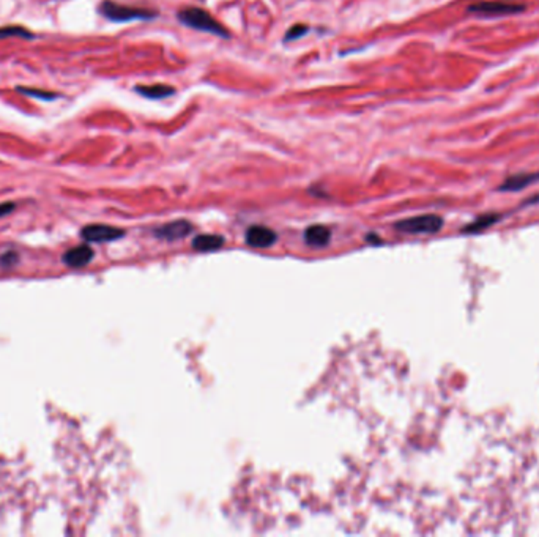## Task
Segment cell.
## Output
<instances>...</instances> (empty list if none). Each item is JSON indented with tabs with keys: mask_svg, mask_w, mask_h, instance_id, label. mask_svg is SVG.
Masks as SVG:
<instances>
[{
	"mask_svg": "<svg viewBox=\"0 0 539 537\" xmlns=\"http://www.w3.org/2000/svg\"><path fill=\"white\" fill-rule=\"evenodd\" d=\"M394 227L404 234H435L444 227V219L437 215H422L396 223Z\"/></svg>",
	"mask_w": 539,
	"mask_h": 537,
	"instance_id": "cell-3",
	"label": "cell"
},
{
	"mask_svg": "<svg viewBox=\"0 0 539 537\" xmlns=\"http://www.w3.org/2000/svg\"><path fill=\"white\" fill-rule=\"evenodd\" d=\"M178 19L180 22H183L191 29L208 32V34L220 35L224 38L229 37V32L205 10L194 8V6H191V8H185L182 11H178Z\"/></svg>",
	"mask_w": 539,
	"mask_h": 537,
	"instance_id": "cell-1",
	"label": "cell"
},
{
	"mask_svg": "<svg viewBox=\"0 0 539 537\" xmlns=\"http://www.w3.org/2000/svg\"><path fill=\"white\" fill-rule=\"evenodd\" d=\"M307 30H310V27H307V25H303V24L293 25V27L288 29V32L286 34V41L298 40V38H301V37L307 34Z\"/></svg>",
	"mask_w": 539,
	"mask_h": 537,
	"instance_id": "cell-16",
	"label": "cell"
},
{
	"mask_svg": "<svg viewBox=\"0 0 539 537\" xmlns=\"http://www.w3.org/2000/svg\"><path fill=\"white\" fill-rule=\"evenodd\" d=\"M276 239H278V237H276L274 232L272 229L264 227V225H254V227L246 232V241L249 246H253V248H270V246L276 243Z\"/></svg>",
	"mask_w": 539,
	"mask_h": 537,
	"instance_id": "cell-6",
	"label": "cell"
},
{
	"mask_svg": "<svg viewBox=\"0 0 539 537\" xmlns=\"http://www.w3.org/2000/svg\"><path fill=\"white\" fill-rule=\"evenodd\" d=\"M16 90L19 93L27 95V96H30V98H36V100H41V101H54L60 96L59 93H53V92H48V90H40V88L18 87Z\"/></svg>",
	"mask_w": 539,
	"mask_h": 537,
	"instance_id": "cell-14",
	"label": "cell"
},
{
	"mask_svg": "<svg viewBox=\"0 0 539 537\" xmlns=\"http://www.w3.org/2000/svg\"><path fill=\"white\" fill-rule=\"evenodd\" d=\"M535 181H539V172H536V173H521V175L510 177L502 186H500V190H502V191H519V190H522V187H525V186L535 183Z\"/></svg>",
	"mask_w": 539,
	"mask_h": 537,
	"instance_id": "cell-11",
	"label": "cell"
},
{
	"mask_svg": "<svg viewBox=\"0 0 539 537\" xmlns=\"http://www.w3.org/2000/svg\"><path fill=\"white\" fill-rule=\"evenodd\" d=\"M93 256H95L93 249L87 244H82V246H78V248L67 251L65 254H63V262H65L68 267L81 268V267H86L87 263H90Z\"/></svg>",
	"mask_w": 539,
	"mask_h": 537,
	"instance_id": "cell-7",
	"label": "cell"
},
{
	"mask_svg": "<svg viewBox=\"0 0 539 537\" xmlns=\"http://www.w3.org/2000/svg\"><path fill=\"white\" fill-rule=\"evenodd\" d=\"M331 234L325 225H311L305 230V241L314 248H324L330 243Z\"/></svg>",
	"mask_w": 539,
	"mask_h": 537,
	"instance_id": "cell-9",
	"label": "cell"
},
{
	"mask_svg": "<svg viewBox=\"0 0 539 537\" xmlns=\"http://www.w3.org/2000/svg\"><path fill=\"white\" fill-rule=\"evenodd\" d=\"M100 11L102 16L114 22H130V21H139V19H152L157 16L153 11L119 5L115 2H111V0H105L100 6Z\"/></svg>",
	"mask_w": 539,
	"mask_h": 537,
	"instance_id": "cell-2",
	"label": "cell"
},
{
	"mask_svg": "<svg viewBox=\"0 0 539 537\" xmlns=\"http://www.w3.org/2000/svg\"><path fill=\"white\" fill-rule=\"evenodd\" d=\"M10 37L32 40V38H34V34L29 32L27 29L21 27V25H5V27H0V40H4V38H10Z\"/></svg>",
	"mask_w": 539,
	"mask_h": 537,
	"instance_id": "cell-13",
	"label": "cell"
},
{
	"mask_svg": "<svg viewBox=\"0 0 539 537\" xmlns=\"http://www.w3.org/2000/svg\"><path fill=\"white\" fill-rule=\"evenodd\" d=\"M224 238L220 235H197L192 239V248L199 252H211L221 249Z\"/></svg>",
	"mask_w": 539,
	"mask_h": 537,
	"instance_id": "cell-12",
	"label": "cell"
},
{
	"mask_svg": "<svg viewBox=\"0 0 539 537\" xmlns=\"http://www.w3.org/2000/svg\"><path fill=\"white\" fill-rule=\"evenodd\" d=\"M500 216L498 215H486V216H481L479 219H477L472 225H468V227L465 229V232H478V230H483L484 227H487V225H492L493 223L497 221Z\"/></svg>",
	"mask_w": 539,
	"mask_h": 537,
	"instance_id": "cell-15",
	"label": "cell"
},
{
	"mask_svg": "<svg viewBox=\"0 0 539 537\" xmlns=\"http://www.w3.org/2000/svg\"><path fill=\"white\" fill-rule=\"evenodd\" d=\"M81 235L88 243H107L121 238L125 235V232L119 227H112V225L92 224L82 229Z\"/></svg>",
	"mask_w": 539,
	"mask_h": 537,
	"instance_id": "cell-5",
	"label": "cell"
},
{
	"mask_svg": "<svg viewBox=\"0 0 539 537\" xmlns=\"http://www.w3.org/2000/svg\"><path fill=\"white\" fill-rule=\"evenodd\" d=\"M134 90H136L139 95H142L149 100L168 98V96L174 95V92H175L174 88L169 87V86H163V84H157V86H136L134 87Z\"/></svg>",
	"mask_w": 539,
	"mask_h": 537,
	"instance_id": "cell-10",
	"label": "cell"
},
{
	"mask_svg": "<svg viewBox=\"0 0 539 537\" xmlns=\"http://www.w3.org/2000/svg\"><path fill=\"white\" fill-rule=\"evenodd\" d=\"M192 230V225L188 221H174L163 225L155 230V235L158 238H164V239H178L183 238L189 234Z\"/></svg>",
	"mask_w": 539,
	"mask_h": 537,
	"instance_id": "cell-8",
	"label": "cell"
},
{
	"mask_svg": "<svg viewBox=\"0 0 539 537\" xmlns=\"http://www.w3.org/2000/svg\"><path fill=\"white\" fill-rule=\"evenodd\" d=\"M10 258H16V256L11 254V252H8V254L4 256L2 258H0V260H2V263H6V265H11V263L16 262V260H10Z\"/></svg>",
	"mask_w": 539,
	"mask_h": 537,
	"instance_id": "cell-18",
	"label": "cell"
},
{
	"mask_svg": "<svg viewBox=\"0 0 539 537\" xmlns=\"http://www.w3.org/2000/svg\"><path fill=\"white\" fill-rule=\"evenodd\" d=\"M13 210H15V204H11V202L2 204V205H0V216L8 215V213H11Z\"/></svg>",
	"mask_w": 539,
	"mask_h": 537,
	"instance_id": "cell-17",
	"label": "cell"
},
{
	"mask_svg": "<svg viewBox=\"0 0 539 537\" xmlns=\"http://www.w3.org/2000/svg\"><path fill=\"white\" fill-rule=\"evenodd\" d=\"M525 10L524 5L510 4V2H479L472 5L468 11L479 18H498V16H511L517 15Z\"/></svg>",
	"mask_w": 539,
	"mask_h": 537,
	"instance_id": "cell-4",
	"label": "cell"
}]
</instances>
